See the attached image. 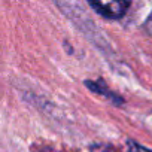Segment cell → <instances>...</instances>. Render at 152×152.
<instances>
[{
  "instance_id": "obj_3",
  "label": "cell",
  "mask_w": 152,
  "mask_h": 152,
  "mask_svg": "<svg viewBox=\"0 0 152 152\" xmlns=\"http://www.w3.org/2000/svg\"><path fill=\"white\" fill-rule=\"evenodd\" d=\"M127 148H128V152H152L151 149L142 146L140 143H137L136 140H131V139L127 140Z\"/></svg>"
},
{
  "instance_id": "obj_1",
  "label": "cell",
  "mask_w": 152,
  "mask_h": 152,
  "mask_svg": "<svg viewBox=\"0 0 152 152\" xmlns=\"http://www.w3.org/2000/svg\"><path fill=\"white\" fill-rule=\"evenodd\" d=\"M88 5L102 17L109 18V20H116L121 18L127 9L130 8V2L125 0H119V2H96V0H90Z\"/></svg>"
},
{
  "instance_id": "obj_2",
  "label": "cell",
  "mask_w": 152,
  "mask_h": 152,
  "mask_svg": "<svg viewBox=\"0 0 152 152\" xmlns=\"http://www.w3.org/2000/svg\"><path fill=\"white\" fill-rule=\"evenodd\" d=\"M85 85H87L91 91H94V93H97V94H102V96H106V97L110 99L115 104H122V103H124V99H121L118 94L112 93L103 81H85Z\"/></svg>"
}]
</instances>
